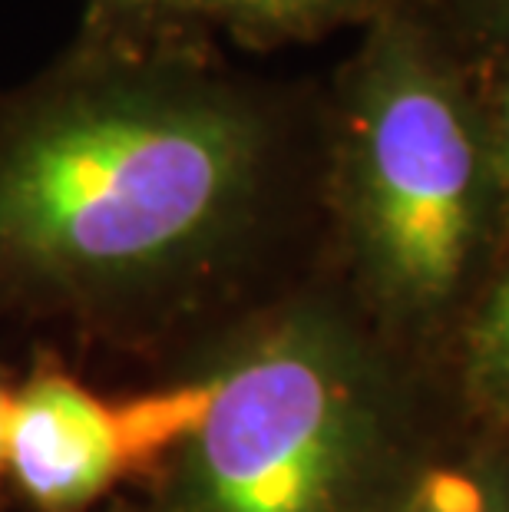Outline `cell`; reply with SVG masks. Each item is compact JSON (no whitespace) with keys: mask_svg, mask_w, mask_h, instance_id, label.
Returning a JSON list of instances; mask_svg holds the SVG:
<instances>
[{"mask_svg":"<svg viewBox=\"0 0 509 512\" xmlns=\"http://www.w3.org/2000/svg\"><path fill=\"white\" fill-rule=\"evenodd\" d=\"M480 76L509 67V0H427Z\"/></svg>","mask_w":509,"mask_h":512,"instance_id":"9","label":"cell"},{"mask_svg":"<svg viewBox=\"0 0 509 512\" xmlns=\"http://www.w3.org/2000/svg\"><path fill=\"white\" fill-rule=\"evenodd\" d=\"M483 103H486V119H490L493 156H496V169H500L506 222H509V67L483 76Z\"/></svg>","mask_w":509,"mask_h":512,"instance_id":"10","label":"cell"},{"mask_svg":"<svg viewBox=\"0 0 509 512\" xmlns=\"http://www.w3.org/2000/svg\"><path fill=\"white\" fill-rule=\"evenodd\" d=\"M384 512H509V437L476 423L430 440Z\"/></svg>","mask_w":509,"mask_h":512,"instance_id":"5","label":"cell"},{"mask_svg":"<svg viewBox=\"0 0 509 512\" xmlns=\"http://www.w3.org/2000/svg\"><path fill=\"white\" fill-rule=\"evenodd\" d=\"M7 394H10V390L0 387V476L7 473V466H4V420H7Z\"/></svg>","mask_w":509,"mask_h":512,"instance_id":"11","label":"cell"},{"mask_svg":"<svg viewBox=\"0 0 509 512\" xmlns=\"http://www.w3.org/2000/svg\"><path fill=\"white\" fill-rule=\"evenodd\" d=\"M70 50L96 57L215 53L219 40L196 24L189 0H83Z\"/></svg>","mask_w":509,"mask_h":512,"instance_id":"8","label":"cell"},{"mask_svg":"<svg viewBox=\"0 0 509 512\" xmlns=\"http://www.w3.org/2000/svg\"><path fill=\"white\" fill-rule=\"evenodd\" d=\"M348 294L301 291L202 367L196 427L146 512H384L427 450L414 361Z\"/></svg>","mask_w":509,"mask_h":512,"instance_id":"3","label":"cell"},{"mask_svg":"<svg viewBox=\"0 0 509 512\" xmlns=\"http://www.w3.org/2000/svg\"><path fill=\"white\" fill-rule=\"evenodd\" d=\"M450 354L473 420L509 437V248L460 321Z\"/></svg>","mask_w":509,"mask_h":512,"instance_id":"7","label":"cell"},{"mask_svg":"<svg viewBox=\"0 0 509 512\" xmlns=\"http://www.w3.org/2000/svg\"><path fill=\"white\" fill-rule=\"evenodd\" d=\"M209 397L199 370L129 400H106L53 361L7 394L4 466L30 512H90L116 483L159 466Z\"/></svg>","mask_w":509,"mask_h":512,"instance_id":"4","label":"cell"},{"mask_svg":"<svg viewBox=\"0 0 509 512\" xmlns=\"http://www.w3.org/2000/svg\"><path fill=\"white\" fill-rule=\"evenodd\" d=\"M324 93L215 53L63 50L0 93V301L103 311L202 288L321 195Z\"/></svg>","mask_w":509,"mask_h":512,"instance_id":"1","label":"cell"},{"mask_svg":"<svg viewBox=\"0 0 509 512\" xmlns=\"http://www.w3.org/2000/svg\"><path fill=\"white\" fill-rule=\"evenodd\" d=\"M404 0H189L202 30L229 37L248 53L328 40L338 30H364Z\"/></svg>","mask_w":509,"mask_h":512,"instance_id":"6","label":"cell"},{"mask_svg":"<svg viewBox=\"0 0 509 512\" xmlns=\"http://www.w3.org/2000/svg\"><path fill=\"white\" fill-rule=\"evenodd\" d=\"M318 209L367 324L410 361L450 351L509 222L483 76L427 0L367 24L334 73Z\"/></svg>","mask_w":509,"mask_h":512,"instance_id":"2","label":"cell"}]
</instances>
